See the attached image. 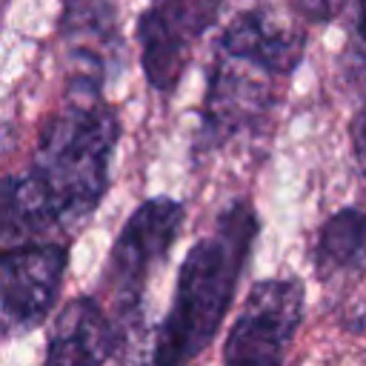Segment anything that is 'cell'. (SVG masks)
<instances>
[{"mask_svg": "<svg viewBox=\"0 0 366 366\" xmlns=\"http://www.w3.org/2000/svg\"><path fill=\"white\" fill-rule=\"evenodd\" d=\"M120 134L106 97L66 92L40 123L26 169L0 177V249L71 243L109 194Z\"/></svg>", "mask_w": 366, "mask_h": 366, "instance_id": "obj_1", "label": "cell"}, {"mask_svg": "<svg viewBox=\"0 0 366 366\" xmlns=\"http://www.w3.org/2000/svg\"><path fill=\"white\" fill-rule=\"evenodd\" d=\"M260 234V214L249 197L229 200L212 232L197 237L174 280L169 312L152 335L149 366H189L217 337Z\"/></svg>", "mask_w": 366, "mask_h": 366, "instance_id": "obj_2", "label": "cell"}, {"mask_svg": "<svg viewBox=\"0 0 366 366\" xmlns=\"http://www.w3.org/2000/svg\"><path fill=\"white\" fill-rule=\"evenodd\" d=\"M183 220L186 206L177 197H146L126 217L109 249L94 297L103 303L117 329V355L132 352V346L143 337V297L149 277L157 266L166 263L172 246L177 243Z\"/></svg>", "mask_w": 366, "mask_h": 366, "instance_id": "obj_3", "label": "cell"}, {"mask_svg": "<svg viewBox=\"0 0 366 366\" xmlns=\"http://www.w3.org/2000/svg\"><path fill=\"white\" fill-rule=\"evenodd\" d=\"M286 86L289 80L277 77L274 71L214 49L197 109L192 157L197 160L214 154L240 137L266 134L283 103Z\"/></svg>", "mask_w": 366, "mask_h": 366, "instance_id": "obj_4", "label": "cell"}, {"mask_svg": "<svg viewBox=\"0 0 366 366\" xmlns=\"http://www.w3.org/2000/svg\"><path fill=\"white\" fill-rule=\"evenodd\" d=\"M306 315V286L295 274L254 280L223 340V366H283Z\"/></svg>", "mask_w": 366, "mask_h": 366, "instance_id": "obj_5", "label": "cell"}, {"mask_svg": "<svg viewBox=\"0 0 366 366\" xmlns=\"http://www.w3.org/2000/svg\"><path fill=\"white\" fill-rule=\"evenodd\" d=\"M226 0H149L137 14L134 40L140 69L152 92L172 97L194 49L217 26Z\"/></svg>", "mask_w": 366, "mask_h": 366, "instance_id": "obj_6", "label": "cell"}, {"mask_svg": "<svg viewBox=\"0 0 366 366\" xmlns=\"http://www.w3.org/2000/svg\"><path fill=\"white\" fill-rule=\"evenodd\" d=\"M57 37L69 54V94L103 97V89L123 74L129 49L114 0H63Z\"/></svg>", "mask_w": 366, "mask_h": 366, "instance_id": "obj_7", "label": "cell"}, {"mask_svg": "<svg viewBox=\"0 0 366 366\" xmlns=\"http://www.w3.org/2000/svg\"><path fill=\"white\" fill-rule=\"evenodd\" d=\"M71 243L0 249V323L11 335L37 329L57 306Z\"/></svg>", "mask_w": 366, "mask_h": 366, "instance_id": "obj_8", "label": "cell"}, {"mask_svg": "<svg viewBox=\"0 0 366 366\" xmlns=\"http://www.w3.org/2000/svg\"><path fill=\"white\" fill-rule=\"evenodd\" d=\"M117 329L94 295H77L54 315L43 366H106L117 357Z\"/></svg>", "mask_w": 366, "mask_h": 366, "instance_id": "obj_9", "label": "cell"}, {"mask_svg": "<svg viewBox=\"0 0 366 366\" xmlns=\"http://www.w3.org/2000/svg\"><path fill=\"white\" fill-rule=\"evenodd\" d=\"M309 263L323 289L346 292L366 274V209L340 206L315 232Z\"/></svg>", "mask_w": 366, "mask_h": 366, "instance_id": "obj_10", "label": "cell"}, {"mask_svg": "<svg viewBox=\"0 0 366 366\" xmlns=\"http://www.w3.org/2000/svg\"><path fill=\"white\" fill-rule=\"evenodd\" d=\"M286 6H289V14L306 29L309 26L326 29L346 11L349 0H286Z\"/></svg>", "mask_w": 366, "mask_h": 366, "instance_id": "obj_11", "label": "cell"}, {"mask_svg": "<svg viewBox=\"0 0 366 366\" xmlns=\"http://www.w3.org/2000/svg\"><path fill=\"white\" fill-rule=\"evenodd\" d=\"M346 71L366 80V0H355V14L346 43Z\"/></svg>", "mask_w": 366, "mask_h": 366, "instance_id": "obj_12", "label": "cell"}, {"mask_svg": "<svg viewBox=\"0 0 366 366\" xmlns=\"http://www.w3.org/2000/svg\"><path fill=\"white\" fill-rule=\"evenodd\" d=\"M349 157L360 180H366V100L349 117Z\"/></svg>", "mask_w": 366, "mask_h": 366, "instance_id": "obj_13", "label": "cell"}]
</instances>
